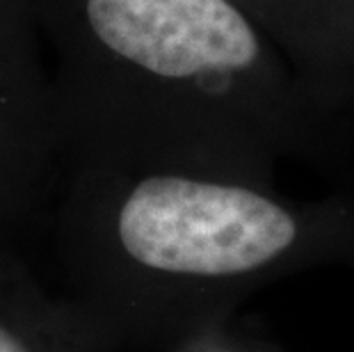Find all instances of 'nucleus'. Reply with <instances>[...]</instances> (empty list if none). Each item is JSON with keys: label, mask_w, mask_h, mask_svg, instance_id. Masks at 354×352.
I'll return each instance as SVG.
<instances>
[{"label": "nucleus", "mask_w": 354, "mask_h": 352, "mask_svg": "<svg viewBox=\"0 0 354 352\" xmlns=\"http://www.w3.org/2000/svg\"><path fill=\"white\" fill-rule=\"evenodd\" d=\"M82 160V213L94 215L119 250L149 270L250 272L297 238L295 217L245 185L190 176L160 163Z\"/></svg>", "instance_id": "nucleus-2"}, {"label": "nucleus", "mask_w": 354, "mask_h": 352, "mask_svg": "<svg viewBox=\"0 0 354 352\" xmlns=\"http://www.w3.org/2000/svg\"><path fill=\"white\" fill-rule=\"evenodd\" d=\"M0 352H28L17 336H12L5 327H0Z\"/></svg>", "instance_id": "nucleus-4"}, {"label": "nucleus", "mask_w": 354, "mask_h": 352, "mask_svg": "<svg viewBox=\"0 0 354 352\" xmlns=\"http://www.w3.org/2000/svg\"><path fill=\"white\" fill-rule=\"evenodd\" d=\"M62 147L55 87L35 0H0V211L28 197Z\"/></svg>", "instance_id": "nucleus-3"}, {"label": "nucleus", "mask_w": 354, "mask_h": 352, "mask_svg": "<svg viewBox=\"0 0 354 352\" xmlns=\"http://www.w3.org/2000/svg\"><path fill=\"white\" fill-rule=\"evenodd\" d=\"M62 145L167 163L210 103L266 76L259 26L231 0H35Z\"/></svg>", "instance_id": "nucleus-1"}]
</instances>
